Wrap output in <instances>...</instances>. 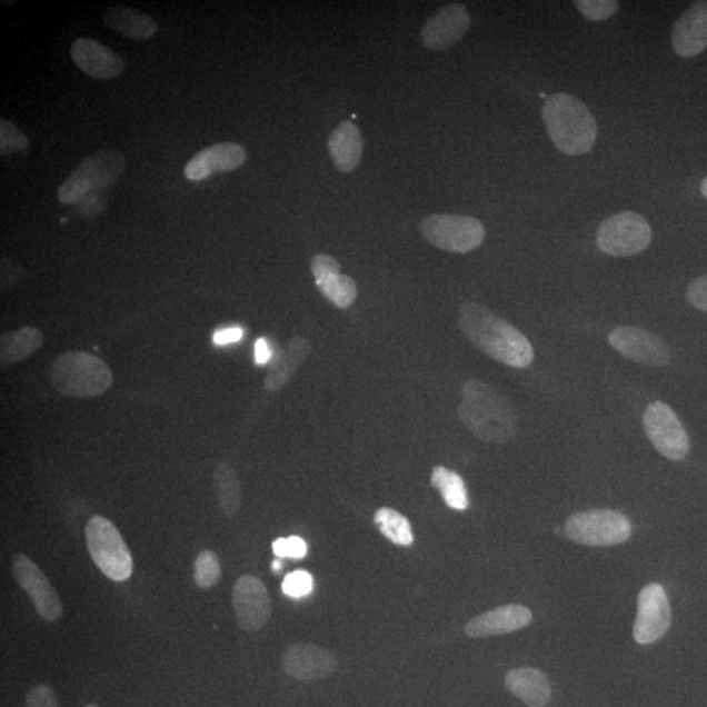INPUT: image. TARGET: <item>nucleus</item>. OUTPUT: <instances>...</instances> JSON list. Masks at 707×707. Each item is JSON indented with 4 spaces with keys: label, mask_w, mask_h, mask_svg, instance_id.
<instances>
[{
    "label": "nucleus",
    "mask_w": 707,
    "mask_h": 707,
    "mask_svg": "<svg viewBox=\"0 0 707 707\" xmlns=\"http://www.w3.org/2000/svg\"><path fill=\"white\" fill-rule=\"evenodd\" d=\"M245 147L232 143H217L195 155L188 161L183 175L188 180L201 181L216 172H230L246 163Z\"/></svg>",
    "instance_id": "nucleus-19"
},
{
    "label": "nucleus",
    "mask_w": 707,
    "mask_h": 707,
    "mask_svg": "<svg viewBox=\"0 0 707 707\" xmlns=\"http://www.w3.org/2000/svg\"><path fill=\"white\" fill-rule=\"evenodd\" d=\"M242 338V329L239 327L228 328L217 331L212 337L216 345L223 346L240 341Z\"/></svg>",
    "instance_id": "nucleus-39"
},
{
    "label": "nucleus",
    "mask_w": 707,
    "mask_h": 707,
    "mask_svg": "<svg viewBox=\"0 0 707 707\" xmlns=\"http://www.w3.org/2000/svg\"><path fill=\"white\" fill-rule=\"evenodd\" d=\"M86 707H99V706H96V705H88V706H86Z\"/></svg>",
    "instance_id": "nucleus-43"
},
{
    "label": "nucleus",
    "mask_w": 707,
    "mask_h": 707,
    "mask_svg": "<svg viewBox=\"0 0 707 707\" xmlns=\"http://www.w3.org/2000/svg\"><path fill=\"white\" fill-rule=\"evenodd\" d=\"M70 54L77 68L93 79H114L121 76L125 68L122 58L112 49L87 37L72 43Z\"/></svg>",
    "instance_id": "nucleus-18"
},
{
    "label": "nucleus",
    "mask_w": 707,
    "mask_h": 707,
    "mask_svg": "<svg viewBox=\"0 0 707 707\" xmlns=\"http://www.w3.org/2000/svg\"><path fill=\"white\" fill-rule=\"evenodd\" d=\"M431 485L438 489L445 504L456 511H466L469 507V497L466 482L460 475L446 467L438 466L432 469Z\"/></svg>",
    "instance_id": "nucleus-28"
},
{
    "label": "nucleus",
    "mask_w": 707,
    "mask_h": 707,
    "mask_svg": "<svg viewBox=\"0 0 707 707\" xmlns=\"http://www.w3.org/2000/svg\"><path fill=\"white\" fill-rule=\"evenodd\" d=\"M29 147V139L10 121H0V153L23 152Z\"/></svg>",
    "instance_id": "nucleus-31"
},
{
    "label": "nucleus",
    "mask_w": 707,
    "mask_h": 707,
    "mask_svg": "<svg viewBox=\"0 0 707 707\" xmlns=\"http://www.w3.org/2000/svg\"><path fill=\"white\" fill-rule=\"evenodd\" d=\"M311 271L316 286L331 305L346 309L356 303L357 285L349 276L342 275L340 263L328 255L315 256Z\"/></svg>",
    "instance_id": "nucleus-17"
},
{
    "label": "nucleus",
    "mask_w": 707,
    "mask_h": 707,
    "mask_svg": "<svg viewBox=\"0 0 707 707\" xmlns=\"http://www.w3.org/2000/svg\"><path fill=\"white\" fill-rule=\"evenodd\" d=\"M213 490L225 517H236L240 511L242 490L238 471L230 462H220L213 470Z\"/></svg>",
    "instance_id": "nucleus-27"
},
{
    "label": "nucleus",
    "mask_w": 707,
    "mask_h": 707,
    "mask_svg": "<svg viewBox=\"0 0 707 707\" xmlns=\"http://www.w3.org/2000/svg\"><path fill=\"white\" fill-rule=\"evenodd\" d=\"M283 593L291 596V598H303L308 594L312 593L313 578L311 574L298 570L287 576L282 585Z\"/></svg>",
    "instance_id": "nucleus-33"
},
{
    "label": "nucleus",
    "mask_w": 707,
    "mask_h": 707,
    "mask_svg": "<svg viewBox=\"0 0 707 707\" xmlns=\"http://www.w3.org/2000/svg\"><path fill=\"white\" fill-rule=\"evenodd\" d=\"M644 427L655 449L665 458L673 461L687 458L690 449L689 436L669 405L661 401L648 405Z\"/></svg>",
    "instance_id": "nucleus-10"
},
{
    "label": "nucleus",
    "mask_w": 707,
    "mask_h": 707,
    "mask_svg": "<svg viewBox=\"0 0 707 707\" xmlns=\"http://www.w3.org/2000/svg\"><path fill=\"white\" fill-rule=\"evenodd\" d=\"M577 10L591 21H604L614 17L620 10L615 0H577Z\"/></svg>",
    "instance_id": "nucleus-32"
},
{
    "label": "nucleus",
    "mask_w": 707,
    "mask_h": 707,
    "mask_svg": "<svg viewBox=\"0 0 707 707\" xmlns=\"http://www.w3.org/2000/svg\"><path fill=\"white\" fill-rule=\"evenodd\" d=\"M86 540L94 565L106 577L114 581L131 577V551L112 521L96 515L87 522Z\"/></svg>",
    "instance_id": "nucleus-6"
},
{
    "label": "nucleus",
    "mask_w": 707,
    "mask_h": 707,
    "mask_svg": "<svg viewBox=\"0 0 707 707\" xmlns=\"http://www.w3.org/2000/svg\"><path fill=\"white\" fill-rule=\"evenodd\" d=\"M687 299L699 311L707 312V275L698 277L687 290Z\"/></svg>",
    "instance_id": "nucleus-37"
},
{
    "label": "nucleus",
    "mask_w": 707,
    "mask_h": 707,
    "mask_svg": "<svg viewBox=\"0 0 707 707\" xmlns=\"http://www.w3.org/2000/svg\"><path fill=\"white\" fill-rule=\"evenodd\" d=\"M651 236V227L643 216L623 211L604 220L596 233V245L609 256L631 257L650 246Z\"/></svg>",
    "instance_id": "nucleus-9"
},
{
    "label": "nucleus",
    "mask_w": 707,
    "mask_h": 707,
    "mask_svg": "<svg viewBox=\"0 0 707 707\" xmlns=\"http://www.w3.org/2000/svg\"><path fill=\"white\" fill-rule=\"evenodd\" d=\"M272 551H275V555L278 557L300 559L306 557L308 547L301 537L291 536L287 537V539H278L272 542Z\"/></svg>",
    "instance_id": "nucleus-35"
},
{
    "label": "nucleus",
    "mask_w": 707,
    "mask_h": 707,
    "mask_svg": "<svg viewBox=\"0 0 707 707\" xmlns=\"http://www.w3.org/2000/svg\"><path fill=\"white\" fill-rule=\"evenodd\" d=\"M459 417L471 434L488 444L506 445L517 436L518 419L512 405L481 380L464 385Z\"/></svg>",
    "instance_id": "nucleus-2"
},
{
    "label": "nucleus",
    "mask_w": 707,
    "mask_h": 707,
    "mask_svg": "<svg viewBox=\"0 0 707 707\" xmlns=\"http://www.w3.org/2000/svg\"><path fill=\"white\" fill-rule=\"evenodd\" d=\"M569 539L587 547H613L631 535V525L625 515L613 510H589L571 515L566 520Z\"/></svg>",
    "instance_id": "nucleus-8"
},
{
    "label": "nucleus",
    "mask_w": 707,
    "mask_h": 707,
    "mask_svg": "<svg viewBox=\"0 0 707 707\" xmlns=\"http://www.w3.org/2000/svg\"><path fill=\"white\" fill-rule=\"evenodd\" d=\"M542 120L550 141L558 151L579 157L594 149L598 139V122L584 101L559 92L545 101Z\"/></svg>",
    "instance_id": "nucleus-3"
},
{
    "label": "nucleus",
    "mask_w": 707,
    "mask_h": 707,
    "mask_svg": "<svg viewBox=\"0 0 707 707\" xmlns=\"http://www.w3.org/2000/svg\"><path fill=\"white\" fill-rule=\"evenodd\" d=\"M14 579L24 589L43 620L54 623L62 617L63 606L56 588L31 558L17 555L12 559Z\"/></svg>",
    "instance_id": "nucleus-11"
},
{
    "label": "nucleus",
    "mask_w": 707,
    "mask_h": 707,
    "mask_svg": "<svg viewBox=\"0 0 707 707\" xmlns=\"http://www.w3.org/2000/svg\"><path fill=\"white\" fill-rule=\"evenodd\" d=\"M470 26L467 7L452 3L441 7L426 21L421 39L424 46L431 50H446L462 40Z\"/></svg>",
    "instance_id": "nucleus-15"
},
{
    "label": "nucleus",
    "mask_w": 707,
    "mask_h": 707,
    "mask_svg": "<svg viewBox=\"0 0 707 707\" xmlns=\"http://www.w3.org/2000/svg\"><path fill=\"white\" fill-rule=\"evenodd\" d=\"M673 614L668 596L660 585L646 586L638 596V613L633 629L636 643L648 645L657 643L671 626Z\"/></svg>",
    "instance_id": "nucleus-12"
},
{
    "label": "nucleus",
    "mask_w": 707,
    "mask_h": 707,
    "mask_svg": "<svg viewBox=\"0 0 707 707\" xmlns=\"http://www.w3.org/2000/svg\"><path fill=\"white\" fill-rule=\"evenodd\" d=\"M43 336L40 329L24 327L0 337V362L3 366L23 362L41 349Z\"/></svg>",
    "instance_id": "nucleus-26"
},
{
    "label": "nucleus",
    "mask_w": 707,
    "mask_h": 707,
    "mask_svg": "<svg viewBox=\"0 0 707 707\" xmlns=\"http://www.w3.org/2000/svg\"><path fill=\"white\" fill-rule=\"evenodd\" d=\"M50 381L58 394L71 399H92L113 385V374L104 360L86 351H68L50 367Z\"/></svg>",
    "instance_id": "nucleus-4"
},
{
    "label": "nucleus",
    "mask_w": 707,
    "mask_h": 707,
    "mask_svg": "<svg viewBox=\"0 0 707 707\" xmlns=\"http://www.w3.org/2000/svg\"><path fill=\"white\" fill-rule=\"evenodd\" d=\"M27 707H59L54 690L47 684L36 685L27 695Z\"/></svg>",
    "instance_id": "nucleus-36"
},
{
    "label": "nucleus",
    "mask_w": 707,
    "mask_h": 707,
    "mask_svg": "<svg viewBox=\"0 0 707 707\" xmlns=\"http://www.w3.org/2000/svg\"><path fill=\"white\" fill-rule=\"evenodd\" d=\"M701 193L707 200V176L705 177V179L701 182Z\"/></svg>",
    "instance_id": "nucleus-41"
},
{
    "label": "nucleus",
    "mask_w": 707,
    "mask_h": 707,
    "mask_svg": "<svg viewBox=\"0 0 707 707\" xmlns=\"http://www.w3.org/2000/svg\"><path fill=\"white\" fill-rule=\"evenodd\" d=\"M102 20L113 32L135 41L151 40L159 31L157 21L150 14L130 9V7H109L102 13Z\"/></svg>",
    "instance_id": "nucleus-24"
},
{
    "label": "nucleus",
    "mask_w": 707,
    "mask_h": 707,
    "mask_svg": "<svg viewBox=\"0 0 707 707\" xmlns=\"http://www.w3.org/2000/svg\"><path fill=\"white\" fill-rule=\"evenodd\" d=\"M127 159L116 150L96 151L80 161L76 171L58 189V200L77 205L91 190L107 189L120 179Z\"/></svg>",
    "instance_id": "nucleus-5"
},
{
    "label": "nucleus",
    "mask_w": 707,
    "mask_h": 707,
    "mask_svg": "<svg viewBox=\"0 0 707 707\" xmlns=\"http://www.w3.org/2000/svg\"><path fill=\"white\" fill-rule=\"evenodd\" d=\"M532 621V614L519 604L498 607L470 620L464 631L470 638H486L508 635L526 628Z\"/></svg>",
    "instance_id": "nucleus-21"
},
{
    "label": "nucleus",
    "mask_w": 707,
    "mask_h": 707,
    "mask_svg": "<svg viewBox=\"0 0 707 707\" xmlns=\"http://www.w3.org/2000/svg\"><path fill=\"white\" fill-rule=\"evenodd\" d=\"M222 577L218 556L211 550H203L195 562V580L198 587L208 589L216 586Z\"/></svg>",
    "instance_id": "nucleus-30"
},
{
    "label": "nucleus",
    "mask_w": 707,
    "mask_h": 707,
    "mask_svg": "<svg viewBox=\"0 0 707 707\" xmlns=\"http://www.w3.org/2000/svg\"><path fill=\"white\" fill-rule=\"evenodd\" d=\"M282 666L287 675L307 683L326 679L333 674L337 659L327 648L311 644H295L285 651Z\"/></svg>",
    "instance_id": "nucleus-16"
},
{
    "label": "nucleus",
    "mask_w": 707,
    "mask_h": 707,
    "mask_svg": "<svg viewBox=\"0 0 707 707\" xmlns=\"http://www.w3.org/2000/svg\"><path fill=\"white\" fill-rule=\"evenodd\" d=\"M255 358L257 365L268 364L271 358V350L269 348V343L265 338H260L257 340L255 346Z\"/></svg>",
    "instance_id": "nucleus-40"
},
{
    "label": "nucleus",
    "mask_w": 707,
    "mask_h": 707,
    "mask_svg": "<svg viewBox=\"0 0 707 707\" xmlns=\"http://www.w3.org/2000/svg\"><path fill=\"white\" fill-rule=\"evenodd\" d=\"M272 570H275L276 572L281 571L282 570V564L279 562V561L272 562Z\"/></svg>",
    "instance_id": "nucleus-42"
},
{
    "label": "nucleus",
    "mask_w": 707,
    "mask_h": 707,
    "mask_svg": "<svg viewBox=\"0 0 707 707\" xmlns=\"http://www.w3.org/2000/svg\"><path fill=\"white\" fill-rule=\"evenodd\" d=\"M26 276L23 268L10 259L2 260V290L9 291L14 285H18Z\"/></svg>",
    "instance_id": "nucleus-38"
},
{
    "label": "nucleus",
    "mask_w": 707,
    "mask_h": 707,
    "mask_svg": "<svg viewBox=\"0 0 707 707\" xmlns=\"http://www.w3.org/2000/svg\"><path fill=\"white\" fill-rule=\"evenodd\" d=\"M608 341L625 358L648 367H665L671 362V351L665 341L650 331L623 327L610 331Z\"/></svg>",
    "instance_id": "nucleus-13"
},
{
    "label": "nucleus",
    "mask_w": 707,
    "mask_h": 707,
    "mask_svg": "<svg viewBox=\"0 0 707 707\" xmlns=\"http://www.w3.org/2000/svg\"><path fill=\"white\" fill-rule=\"evenodd\" d=\"M459 328L486 356L514 368L534 362L535 350L528 338L488 307L467 301L460 307Z\"/></svg>",
    "instance_id": "nucleus-1"
},
{
    "label": "nucleus",
    "mask_w": 707,
    "mask_h": 707,
    "mask_svg": "<svg viewBox=\"0 0 707 707\" xmlns=\"http://www.w3.org/2000/svg\"><path fill=\"white\" fill-rule=\"evenodd\" d=\"M312 343L305 337H293L283 348L279 349L272 358L267 377L263 379V388L268 392H278L289 385L299 367L311 354Z\"/></svg>",
    "instance_id": "nucleus-22"
},
{
    "label": "nucleus",
    "mask_w": 707,
    "mask_h": 707,
    "mask_svg": "<svg viewBox=\"0 0 707 707\" xmlns=\"http://www.w3.org/2000/svg\"><path fill=\"white\" fill-rule=\"evenodd\" d=\"M505 683L507 689L529 707H545L550 701V683L540 669L529 667L511 669L506 675Z\"/></svg>",
    "instance_id": "nucleus-23"
},
{
    "label": "nucleus",
    "mask_w": 707,
    "mask_h": 707,
    "mask_svg": "<svg viewBox=\"0 0 707 707\" xmlns=\"http://www.w3.org/2000/svg\"><path fill=\"white\" fill-rule=\"evenodd\" d=\"M328 149L338 171H354L362 160L364 141L359 129L351 121L341 122L329 138Z\"/></svg>",
    "instance_id": "nucleus-25"
},
{
    "label": "nucleus",
    "mask_w": 707,
    "mask_h": 707,
    "mask_svg": "<svg viewBox=\"0 0 707 707\" xmlns=\"http://www.w3.org/2000/svg\"><path fill=\"white\" fill-rule=\"evenodd\" d=\"M108 196L106 189L91 190L87 193L77 206L80 213L83 217L94 218L100 216L107 208Z\"/></svg>",
    "instance_id": "nucleus-34"
},
{
    "label": "nucleus",
    "mask_w": 707,
    "mask_h": 707,
    "mask_svg": "<svg viewBox=\"0 0 707 707\" xmlns=\"http://www.w3.org/2000/svg\"><path fill=\"white\" fill-rule=\"evenodd\" d=\"M375 525L382 536L399 547H410L415 542V535L410 521L394 508L381 507L375 512Z\"/></svg>",
    "instance_id": "nucleus-29"
},
{
    "label": "nucleus",
    "mask_w": 707,
    "mask_h": 707,
    "mask_svg": "<svg viewBox=\"0 0 707 707\" xmlns=\"http://www.w3.org/2000/svg\"><path fill=\"white\" fill-rule=\"evenodd\" d=\"M419 228L432 247L451 253L471 252L485 239V227L480 220L456 213H431Z\"/></svg>",
    "instance_id": "nucleus-7"
},
{
    "label": "nucleus",
    "mask_w": 707,
    "mask_h": 707,
    "mask_svg": "<svg viewBox=\"0 0 707 707\" xmlns=\"http://www.w3.org/2000/svg\"><path fill=\"white\" fill-rule=\"evenodd\" d=\"M232 604L240 628L259 631L269 621L271 599L263 581L253 576H242L233 586Z\"/></svg>",
    "instance_id": "nucleus-14"
},
{
    "label": "nucleus",
    "mask_w": 707,
    "mask_h": 707,
    "mask_svg": "<svg viewBox=\"0 0 707 707\" xmlns=\"http://www.w3.org/2000/svg\"><path fill=\"white\" fill-rule=\"evenodd\" d=\"M674 51L694 58L707 49V2H697L677 19L671 34Z\"/></svg>",
    "instance_id": "nucleus-20"
}]
</instances>
